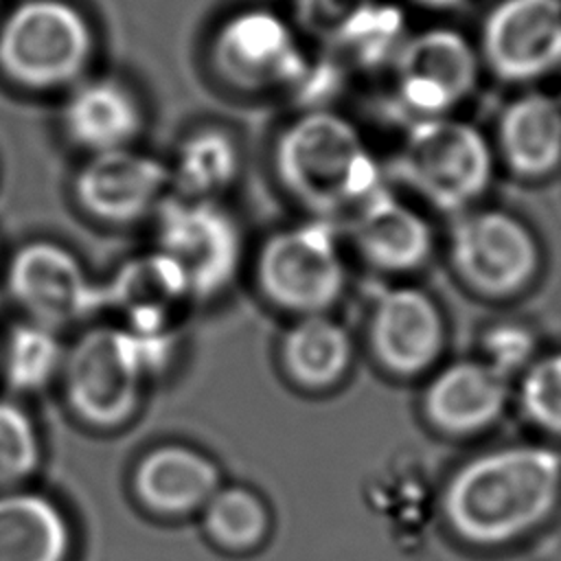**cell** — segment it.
<instances>
[{
  "mask_svg": "<svg viewBox=\"0 0 561 561\" xmlns=\"http://www.w3.org/2000/svg\"><path fill=\"white\" fill-rule=\"evenodd\" d=\"M561 497V454L539 445L484 451L454 471L443 513L454 533L497 546L539 526Z\"/></svg>",
  "mask_w": 561,
  "mask_h": 561,
  "instance_id": "cell-1",
  "label": "cell"
},
{
  "mask_svg": "<svg viewBox=\"0 0 561 561\" xmlns=\"http://www.w3.org/2000/svg\"><path fill=\"white\" fill-rule=\"evenodd\" d=\"M274 169L283 186L320 219L353 217L381 188L379 167L359 131L324 110L307 112L280 131Z\"/></svg>",
  "mask_w": 561,
  "mask_h": 561,
  "instance_id": "cell-2",
  "label": "cell"
},
{
  "mask_svg": "<svg viewBox=\"0 0 561 561\" xmlns=\"http://www.w3.org/2000/svg\"><path fill=\"white\" fill-rule=\"evenodd\" d=\"M175 333H136L125 327H92L66 348L61 379L70 410L99 430L125 423L138 408L142 383L162 370Z\"/></svg>",
  "mask_w": 561,
  "mask_h": 561,
  "instance_id": "cell-3",
  "label": "cell"
},
{
  "mask_svg": "<svg viewBox=\"0 0 561 561\" xmlns=\"http://www.w3.org/2000/svg\"><path fill=\"white\" fill-rule=\"evenodd\" d=\"M92 53V26L66 0H22L0 22V70L22 88L75 85Z\"/></svg>",
  "mask_w": 561,
  "mask_h": 561,
  "instance_id": "cell-4",
  "label": "cell"
},
{
  "mask_svg": "<svg viewBox=\"0 0 561 561\" xmlns=\"http://www.w3.org/2000/svg\"><path fill=\"white\" fill-rule=\"evenodd\" d=\"M401 178L440 210H462L491 182L493 156L478 127L449 118H419L399 153Z\"/></svg>",
  "mask_w": 561,
  "mask_h": 561,
  "instance_id": "cell-5",
  "label": "cell"
},
{
  "mask_svg": "<svg viewBox=\"0 0 561 561\" xmlns=\"http://www.w3.org/2000/svg\"><path fill=\"white\" fill-rule=\"evenodd\" d=\"M256 280L278 309L298 316L324 313L346 285L333 226L316 217L267 237L256 259Z\"/></svg>",
  "mask_w": 561,
  "mask_h": 561,
  "instance_id": "cell-6",
  "label": "cell"
},
{
  "mask_svg": "<svg viewBox=\"0 0 561 561\" xmlns=\"http://www.w3.org/2000/svg\"><path fill=\"white\" fill-rule=\"evenodd\" d=\"M158 252L182 274L191 298L224 291L243 254L234 217L215 199L167 197L158 208Z\"/></svg>",
  "mask_w": 561,
  "mask_h": 561,
  "instance_id": "cell-7",
  "label": "cell"
},
{
  "mask_svg": "<svg viewBox=\"0 0 561 561\" xmlns=\"http://www.w3.org/2000/svg\"><path fill=\"white\" fill-rule=\"evenodd\" d=\"M449 252L458 276L486 296L522 291L539 267L533 232L504 210L462 215L451 230Z\"/></svg>",
  "mask_w": 561,
  "mask_h": 561,
  "instance_id": "cell-8",
  "label": "cell"
},
{
  "mask_svg": "<svg viewBox=\"0 0 561 561\" xmlns=\"http://www.w3.org/2000/svg\"><path fill=\"white\" fill-rule=\"evenodd\" d=\"M7 287L28 320L55 331L103 309V285L88 276L68 248L53 241L22 245L9 263Z\"/></svg>",
  "mask_w": 561,
  "mask_h": 561,
  "instance_id": "cell-9",
  "label": "cell"
},
{
  "mask_svg": "<svg viewBox=\"0 0 561 561\" xmlns=\"http://www.w3.org/2000/svg\"><path fill=\"white\" fill-rule=\"evenodd\" d=\"M210 55L217 72L239 90L289 85L305 75L291 26L263 7H248L226 18L213 35Z\"/></svg>",
  "mask_w": 561,
  "mask_h": 561,
  "instance_id": "cell-10",
  "label": "cell"
},
{
  "mask_svg": "<svg viewBox=\"0 0 561 561\" xmlns=\"http://www.w3.org/2000/svg\"><path fill=\"white\" fill-rule=\"evenodd\" d=\"M478 70L480 59L458 31H421L397 55L399 99L419 118L445 116L471 94Z\"/></svg>",
  "mask_w": 561,
  "mask_h": 561,
  "instance_id": "cell-11",
  "label": "cell"
},
{
  "mask_svg": "<svg viewBox=\"0 0 561 561\" xmlns=\"http://www.w3.org/2000/svg\"><path fill=\"white\" fill-rule=\"evenodd\" d=\"M482 59L504 81H530L561 64V0H500L482 24Z\"/></svg>",
  "mask_w": 561,
  "mask_h": 561,
  "instance_id": "cell-12",
  "label": "cell"
},
{
  "mask_svg": "<svg viewBox=\"0 0 561 561\" xmlns=\"http://www.w3.org/2000/svg\"><path fill=\"white\" fill-rule=\"evenodd\" d=\"M171 184L169 167L131 147L90 153L75 178L79 206L110 224H127L160 208Z\"/></svg>",
  "mask_w": 561,
  "mask_h": 561,
  "instance_id": "cell-13",
  "label": "cell"
},
{
  "mask_svg": "<svg viewBox=\"0 0 561 561\" xmlns=\"http://www.w3.org/2000/svg\"><path fill=\"white\" fill-rule=\"evenodd\" d=\"M368 333L377 362L399 377L427 370L445 342L436 302L414 287L383 291L373 307Z\"/></svg>",
  "mask_w": 561,
  "mask_h": 561,
  "instance_id": "cell-14",
  "label": "cell"
},
{
  "mask_svg": "<svg viewBox=\"0 0 561 561\" xmlns=\"http://www.w3.org/2000/svg\"><path fill=\"white\" fill-rule=\"evenodd\" d=\"M221 484L219 467L202 451L180 443L149 449L131 476L138 502L162 517L202 511Z\"/></svg>",
  "mask_w": 561,
  "mask_h": 561,
  "instance_id": "cell-15",
  "label": "cell"
},
{
  "mask_svg": "<svg viewBox=\"0 0 561 561\" xmlns=\"http://www.w3.org/2000/svg\"><path fill=\"white\" fill-rule=\"evenodd\" d=\"M506 377L484 359H460L430 381L423 408L432 425L447 434H473L489 427L506 405Z\"/></svg>",
  "mask_w": 561,
  "mask_h": 561,
  "instance_id": "cell-16",
  "label": "cell"
},
{
  "mask_svg": "<svg viewBox=\"0 0 561 561\" xmlns=\"http://www.w3.org/2000/svg\"><path fill=\"white\" fill-rule=\"evenodd\" d=\"M186 298L182 274L158 250L131 259L103 283V309H116L125 322L121 327L136 333H173V313Z\"/></svg>",
  "mask_w": 561,
  "mask_h": 561,
  "instance_id": "cell-17",
  "label": "cell"
},
{
  "mask_svg": "<svg viewBox=\"0 0 561 561\" xmlns=\"http://www.w3.org/2000/svg\"><path fill=\"white\" fill-rule=\"evenodd\" d=\"M353 237L364 259L383 272L416 270L434 248L427 219L383 188L353 215Z\"/></svg>",
  "mask_w": 561,
  "mask_h": 561,
  "instance_id": "cell-18",
  "label": "cell"
},
{
  "mask_svg": "<svg viewBox=\"0 0 561 561\" xmlns=\"http://www.w3.org/2000/svg\"><path fill=\"white\" fill-rule=\"evenodd\" d=\"M66 136L90 153L131 147L142 127L134 92L116 79L75 83L61 107Z\"/></svg>",
  "mask_w": 561,
  "mask_h": 561,
  "instance_id": "cell-19",
  "label": "cell"
},
{
  "mask_svg": "<svg viewBox=\"0 0 561 561\" xmlns=\"http://www.w3.org/2000/svg\"><path fill=\"white\" fill-rule=\"evenodd\" d=\"M506 164L524 178H541L561 164V105L539 92L511 101L497 125Z\"/></svg>",
  "mask_w": 561,
  "mask_h": 561,
  "instance_id": "cell-20",
  "label": "cell"
},
{
  "mask_svg": "<svg viewBox=\"0 0 561 561\" xmlns=\"http://www.w3.org/2000/svg\"><path fill=\"white\" fill-rule=\"evenodd\" d=\"M70 539L68 519L50 497L0 493V561H66Z\"/></svg>",
  "mask_w": 561,
  "mask_h": 561,
  "instance_id": "cell-21",
  "label": "cell"
},
{
  "mask_svg": "<svg viewBox=\"0 0 561 561\" xmlns=\"http://www.w3.org/2000/svg\"><path fill=\"white\" fill-rule=\"evenodd\" d=\"M280 357L287 375L302 388H329L351 366L353 344L346 329L324 313L300 316L285 333Z\"/></svg>",
  "mask_w": 561,
  "mask_h": 561,
  "instance_id": "cell-22",
  "label": "cell"
},
{
  "mask_svg": "<svg viewBox=\"0 0 561 561\" xmlns=\"http://www.w3.org/2000/svg\"><path fill=\"white\" fill-rule=\"evenodd\" d=\"M239 147L234 138L219 127H202L188 134L169 164L171 184L182 197L215 199L239 173Z\"/></svg>",
  "mask_w": 561,
  "mask_h": 561,
  "instance_id": "cell-23",
  "label": "cell"
},
{
  "mask_svg": "<svg viewBox=\"0 0 561 561\" xmlns=\"http://www.w3.org/2000/svg\"><path fill=\"white\" fill-rule=\"evenodd\" d=\"M0 357L11 390L39 392L61 375L66 348L55 329L24 320L9 331Z\"/></svg>",
  "mask_w": 561,
  "mask_h": 561,
  "instance_id": "cell-24",
  "label": "cell"
},
{
  "mask_svg": "<svg viewBox=\"0 0 561 561\" xmlns=\"http://www.w3.org/2000/svg\"><path fill=\"white\" fill-rule=\"evenodd\" d=\"M206 535L224 550L245 552L256 548L270 530L265 502L245 486H219L202 508Z\"/></svg>",
  "mask_w": 561,
  "mask_h": 561,
  "instance_id": "cell-25",
  "label": "cell"
},
{
  "mask_svg": "<svg viewBox=\"0 0 561 561\" xmlns=\"http://www.w3.org/2000/svg\"><path fill=\"white\" fill-rule=\"evenodd\" d=\"M42 460L39 436L26 410L0 399V489L28 480Z\"/></svg>",
  "mask_w": 561,
  "mask_h": 561,
  "instance_id": "cell-26",
  "label": "cell"
},
{
  "mask_svg": "<svg viewBox=\"0 0 561 561\" xmlns=\"http://www.w3.org/2000/svg\"><path fill=\"white\" fill-rule=\"evenodd\" d=\"M300 24L324 42H351L362 37L373 18V0H298Z\"/></svg>",
  "mask_w": 561,
  "mask_h": 561,
  "instance_id": "cell-27",
  "label": "cell"
},
{
  "mask_svg": "<svg viewBox=\"0 0 561 561\" xmlns=\"http://www.w3.org/2000/svg\"><path fill=\"white\" fill-rule=\"evenodd\" d=\"M519 399L535 425L561 436V351L530 362L522 377Z\"/></svg>",
  "mask_w": 561,
  "mask_h": 561,
  "instance_id": "cell-28",
  "label": "cell"
},
{
  "mask_svg": "<svg viewBox=\"0 0 561 561\" xmlns=\"http://www.w3.org/2000/svg\"><path fill=\"white\" fill-rule=\"evenodd\" d=\"M535 335L519 322L493 324L482 340L484 362L504 377L528 368L535 355Z\"/></svg>",
  "mask_w": 561,
  "mask_h": 561,
  "instance_id": "cell-29",
  "label": "cell"
},
{
  "mask_svg": "<svg viewBox=\"0 0 561 561\" xmlns=\"http://www.w3.org/2000/svg\"><path fill=\"white\" fill-rule=\"evenodd\" d=\"M427 9H454L458 4H462L465 0H414Z\"/></svg>",
  "mask_w": 561,
  "mask_h": 561,
  "instance_id": "cell-30",
  "label": "cell"
}]
</instances>
